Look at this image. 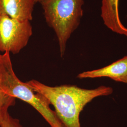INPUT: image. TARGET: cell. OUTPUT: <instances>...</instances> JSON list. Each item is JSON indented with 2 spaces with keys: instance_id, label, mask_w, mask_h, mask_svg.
<instances>
[{
  "instance_id": "obj_11",
  "label": "cell",
  "mask_w": 127,
  "mask_h": 127,
  "mask_svg": "<svg viewBox=\"0 0 127 127\" xmlns=\"http://www.w3.org/2000/svg\"></svg>"
},
{
  "instance_id": "obj_2",
  "label": "cell",
  "mask_w": 127,
  "mask_h": 127,
  "mask_svg": "<svg viewBox=\"0 0 127 127\" xmlns=\"http://www.w3.org/2000/svg\"><path fill=\"white\" fill-rule=\"evenodd\" d=\"M0 88L6 93L30 104L51 127H64L45 97L37 93L14 73L9 52L0 54Z\"/></svg>"
},
{
  "instance_id": "obj_3",
  "label": "cell",
  "mask_w": 127,
  "mask_h": 127,
  "mask_svg": "<svg viewBox=\"0 0 127 127\" xmlns=\"http://www.w3.org/2000/svg\"><path fill=\"white\" fill-rule=\"evenodd\" d=\"M84 3L83 0H45L41 3L46 23L57 37L62 58L67 41L80 24Z\"/></svg>"
},
{
  "instance_id": "obj_10",
  "label": "cell",
  "mask_w": 127,
  "mask_h": 127,
  "mask_svg": "<svg viewBox=\"0 0 127 127\" xmlns=\"http://www.w3.org/2000/svg\"><path fill=\"white\" fill-rule=\"evenodd\" d=\"M44 0H35L36 3L39 2V3H41V2H42V1H43Z\"/></svg>"
},
{
  "instance_id": "obj_9",
  "label": "cell",
  "mask_w": 127,
  "mask_h": 127,
  "mask_svg": "<svg viewBox=\"0 0 127 127\" xmlns=\"http://www.w3.org/2000/svg\"><path fill=\"white\" fill-rule=\"evenodd\" d=\"M1 127H23L19 120L13 118L8 113L0 124Z\"/></svg>"
},
{
  "instance_id": "obj_1",
  "label": "cell",
  "mask_w": 127,
  "mask_h": 127,
  "mask_svg": "<svg viewBox=\"0 0 127 127\" xmlns=\"http://www.w3.org/2000/svg\"><path fill=\"white\" fill-rule=\"evenodd\" d=\"M26 83L53 106L64 127H81L80 114L87 104L95 97L110 95L114 91L112 87L103 85L88 90L71 85L50 87L35 80Z\"/></svg>"
},
{
  "instance_id": "obj_7",
  "label": "cell",
  "mask_w": 127,
  "mask_h": 127,
  "mask_svg": "<svg viewBox=\"0 0 127 127\" xmlns=\"http://www.w3.org/2000/svg\"><path fill=\"white\" fill-rule=\"evenodd\" d=\"M119 0H102L101 16L105 26L113 32L127 36V28L121 20Z\"/></svg>"
},
{
  "instance_id": "obj_5",
  "label": "cell",
  "mask_w": 127,
  "mask_h": 127,
  "mask_svg": "<svg viewBox=\"0 0 127 127\" xmlns=\"http://www.w3.org/2000/svg\"><path fill=\"white\" fill-rule=\"evenodd\" d=\"M79 79L108 77L116 82L127 83V56L104 67L79 74Z\"/></svg>"
},
{
  "instance_id": "obj_8",
  "label": "cell",
  "mask_w": 127,
  "mask_h": 127,
  "mask_svg": "<svg viewBox=\"0 0 127 127\" xmlns=\"http://www.w3.org/2000/svg\"><path fill=\"white\" fill-rule=\"evenodd\" d=\"M15 102V97L7 94L0 88V125L8 113V109Z\"/></svg>"
},
{
  "instance_id": "obj_4",
  "label": "cell",
  "mask_w": 127,
  "mask_h": 127,
  "mask_svg": "<svg viewBox=\"0 0 127 127\" xmlns=\"http://www.w3.org/2000/svg\"><path fill=\"white\" fill-rule=\"evenodd\" d=\"M32 34L30 21H21L0 14V52L19 53Z\"/></svg>"
},
{
  "instance_id": "obj_6",
  "label": "cell",
  "mask_w": 127,
  "mask_h": 127,
  "mask_svg": "<svg viewBox=\"0 0 127 127\" xmlns=\"http://www.w3.org/2000/svg\"><path fill=\"white\" fill-rule=\"evenodd\" d=\"M35 3V0H0V14L21 21H31Z\"/></svg>"
}]
</instances>
